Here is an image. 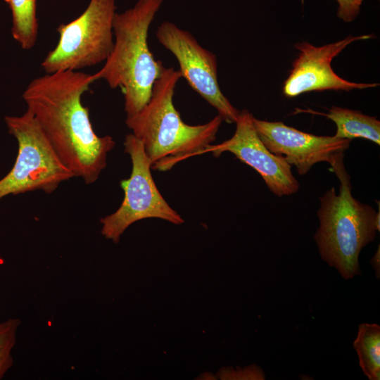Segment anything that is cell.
Returning a JSON list of instances; mask_svg holds the SVG:
<instances>
[{
  "mask_svg": "<svg viewBox=\"0 0 380 380\" xmlns=\"http://www.w3.org/2000/svg\"><path fill=\"white\" fill-rule=\"evenodd\" d=\"M95 82L79 70L46 73L32 80L22 96L62 163L86 184L106 168L113 137L98 136L82 96Z\"/></svg>",
  "mask_w": 380,
  "mask_h": 380,
  "instance_id": "cell-1",
  "label": "cell"
},
{
  "mask_svg": "<svg viewBox=\"0 0 380 380\" xmlns=\"http://www.w3.org/2000/svg\"><path fill=\"white\" fill-rule=\"evenodd\" d=\"M180 78L178 70L165 67L147 104L125 120L132 134L141 142L153 170L166 171L187 158L198 156L215 140L223 121L217 115L205 124L185 123L173 103Z\"/></svg>",
  "mask_w": 380,
  "mask_h": 380,
  "instance_id": "cell-2",
  "label": "cell"
},
{
  "mask_svg": "<svg viewBox=\"0 0 380 380\" xmlns=\"http://www.w3.org/2000/svg\"><path fill=\"white\" fill-rule=\"evenodd\" d=\"M164 0H138L113 18V46L103 66L93 74L111 89L120 88L127 116L139 112L148 102L153 85L165 67L148 45L151 23Z\"/></svg>",
  "mask_w": 380,
  "mask_h": 380,
  "instance_id": "cell-3",
  "label": "cell"
},
{
  "mask_svg": "<svg viewBox=\"0 0 380 380\" xmlns=\"http://www.w3.org/2000/svg\"><path fill=\"white\" fill-rule=\"evenodd\" d=\"M331 166L341 183L339 194L332 187L320 198L319 227L315 240L321 258L348 279L361 274L359 254L379 231L380 212L352 196L343 153Z\"/></svg>",
  "mask_w": 380,
  "mask_h": 380,
  "instance_id": "cell-4",
  "label": "cell"
},
{
  "mask_svg": "<svg viewBox=\"0 0 380 380\" xmlns=\"http://www.w3.org/2000/svg\"><path fill=\"white\" fill-rule=\"evenodd\" d=\"M5 122L8 133L17 140L18 155L10 172L0 179V199L36 190L50 194L75 177L30 110L20 116H6Z\"/></svg>",
  "mask_w": 380,
  "mask_h": 380,
  "instance_id": "cell-5",
  "label": "cell"
},
{
  "mask_svg": "<svg viewBox=\"0 0 380 380\" xmlns=\"http://www.w3.org/2000/svg\"><path fill=\"white\" fill-rule=\"evenodd\" d=\"M115 0H90L84 12L56 29L58 42L41 66L46 73L79 70L108 57L113 46Z\"/></svg>",
  "mask_w": 380,
  "mask_h": 380,
  "instance_id": "cell-6",
  "label": "cell"
},
{
  "mask_svg": "<svg viewBox=\"0 0 380 380\" xmlns=\"http://www.w3.org/2000/svg\"><path fill=\"white\" fill-rule=\"evenodd\" d=\"M124 147L132 161L131 174L128 179L120 181L124 198L120 207L100 220L101 234L117 243L125 231L139 220L159 218L176 225L183 224L184 219L158 191L141 142L130 133L125 136Z\"/></svg>",
  "mask_w": 380,
  "mask_h": 380,
  "instance_id": "cell-7",
  "label": "cell"
},
{
  "mask_svg": "<svg viewBox=\"0 0 380 380\" xmlns=\"http://www.w3.org/2000/svg\"><path fill=\"white\" fill-rule=\"evenodd\" d=\"M156 37L178 62L181 77L218 112L227 123H235L240 110L222 92L217 79L216 56L203 48L187 30L170 21L162 23Z\"/></svg>",
  "mask_w": 380,
  "mask_h": 380,
  "instance_id": "cell-8",
  "label": "cell"
},
{
  "mask_svg": "<svg viewBox=\"0 0 380 380\" xmlns=\"http://www.w3.org/2000/svg\"><path fill=\"white\" fill-rule=\"evenodd\" d=\"M235 123L236 130L230 139L217 145L208 146L198 156L212 153L215 157H219L225 151L230 152L255 169L276 196L296 193L299 184L291 172V165L283 156L272 153L265 146L254 127L253 115L244 109L240 111Z\"/></svg>",
  "mask_w": 380,
  "mask_h": 380,
  "instance_id": "cell-9",
  "label": "cell"
},
{
  "mask_svg": "<svg viewBox=\"0 0 380 380\" xmlns=\"http://www.w3.org/2000/svg\"><path fill=\"white\" fill-rule=\"evenodd\" d=\"M371 34L348 36L338 42L315 46L308 42L296 43L299 51L289 77L283 84V94L289 98L312 91L367 89L379 86L377 83H356L336 75L331 66L334 57L353 42L370 39Z\"/></svg>",
  "mask_w": 380,
  "mask_h": 380,
  "instance_id": "cell-10",
  "label": "cell"
},
{
  "mask_svg": "<svg viewBox=\"0 0 380 380\" xmlns=\"http://www.w3.org/2000/svg\"><path fill=\"white\" fill-rule=\"evenodd\" d=\"M253 122L260 139L270 151L283 156L302 175L319 162L331 165L350 146V139L317 136L299 131L282 122L261 120L253 116Z\"/></svg>",
  "mask_w": 380,
  "mask_h": 380,
  "instance_id": "cell-11",
  "label": "cell"
},
{
  "mask_svg": "<svg viewBox=\"0 0 380 380\" xmlns=\"http://www.w3.org/2000/svg\"><path fill=\"white\" fill-rule=\"evenodd\" d=\"M321 115L336 124L335 137L350 140L363 138L380 144V122L376 117L337 106H332L328 113Z\"/></svg>",
  "mask_w": 380,
  "mask_h": 380,
  "instance_id": "cell-12",
  "label": "cell"
},
{
  "mask_svg": "<svg viewBox=\"0 0 380 380\" xmlns=\"http://www.w3.org/2000/svg\"><path fill=\"white\" fill-rule=\"evenodd\" d=\"M12 14L11 34L25 50L31 49L38 37L36 0H5Z\"/></svg>",
  "mask_w": 380,
  "mask_h": 380,
  "instance_id": "cell-13",
  "label": "cell"
},
{
  "mask_svg": "<svg viewBox=\"0 0 380 380\" xmlns=\"http://www.w3.org/2000/svg\"><path fill=\"white\" fill-rule=\"evenodd\" d=\"M359 365L369 380L380 379V327L376 324L359 325L353 342Z\"/></svg>",
  "mask_w": 380,
  "mask_h": 380,
  "instance_id": "cell-14",
  "label": "cell"
},
{
  "mask_svg": "<svg viewBox=\"0 0 380 380\" xmlns=\"http://www.w3.org/2000/svg\"><path fill=\"white\" fill-rule=\"evenodd\" d=\"M20 323L18 318L0 323V379L13 365L11 351L16 342V333Z\"/></svg>",
  "mask_w": 380,
  "mask_h": 380,
  "instance_id": "cell-15",
  "label": "cell"
},
{
  "mask_svg": "<svg viewBox=\"0 0 380 380\" xmlns=\"http://www.w3.org/2000/svg\"><path fill=\"white\" fill-rule=\"evenodd\" d=\"M337 16L344 22L353 21L358 15L363 0H336Z\"/></svg>",
  "mask_w": 380,
  "mask_h": 380,
  "instance_id": "cell-16",
  "label": "cell"
},
{
  "mask_svg": "<svg viewBox=\"0 0 380 380\" xmlns=\"http://www.w3.org/2000/svg\"><path fill=\"white\" fill-rule=\"evenodd\" d=\"M379 247L378 251L371 259V265L375 270L376 277L379 279L380 276V262H379Z\"/></svg>",
  "mask_w": 380,
  "mask_h": 380,
  "instance_id": "cell-17",
  "label": "cell"
}]
</instances>
